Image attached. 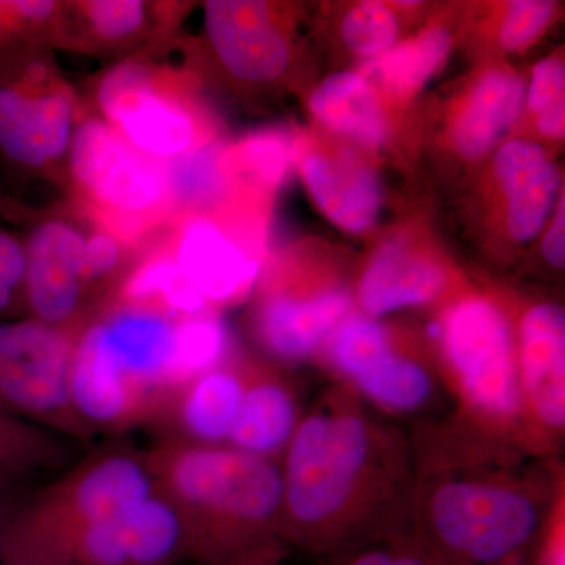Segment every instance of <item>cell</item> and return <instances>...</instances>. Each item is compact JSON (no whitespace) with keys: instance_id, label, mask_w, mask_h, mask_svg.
<instances>
[{"instance_id":"6da1fadb","label":"cell","mask_w":565,"mask_h":565,"mask_svg":"<svg viewBox=\"0 0 565 565\" xmlns=\"http://www.w3.org/2000/svg\"><path fill=\"white\" fill-rule=\"evenodd\" d=\"M280 468V541L318 559L401 530L416 482L411 434L343 384L305 411Z\"/></svg>"},{"instance_id":"7a4b0ae2","label":"cell","mask_w":565,"mask_h":565,"mask_svg":"<svg viewBox=\"0 0 565 565\" xmlns=\"http://www.w3.org/2000/svg\"><path fill=\"white\" fill-rule=\"evenodd\" d=\"M411 438L416 482L403 530L444 565H494L530 550L565 489L559 459L484 440L446 418Z\"/></svg>"},{"instance_id":"3957f363","label":"cell","mask_w":565,"mask_h":565,"mask_svg":"<svg viewBox=\"0 0 565 565\" xmlns=\"http://www.w3.org/2000/svg\"><path fill=\"white\" fill-rule=\"evenodd\" d=\"M159 492L178 509L185 559L226 565L280 541V462L228 445L159 438L147 449Z\"/></svg>"},{"instance_id":"277c9868","label":"cell","mask_w":565,"mask_h":565,"mask_svg":"<svg viewBox=\"0 0 565 565\" xmlns=\"http://www.w3.org/2000/svg\"><path fill=\"white\" fill-rule=\"evenodd\" d=\"M181 316L154 303L111 299L74 337L70 396L95 434L151 426L180 385Z\"/></svg>"},{"instance_id":"5b68a950","label":"cell","mask_w":565,"mask_h":565,"mask_svg":"<svg viewBox=\"0 0 565 565\" xmlns=\"http://www.w3.org/2000/svg\"><path fill=\"white\" fill-rule=\"evenodd\" d=\"M158 490L147 449L111 444L25 498L0 531V565H63L88 527Z\"/></svg>"},{"instance_id":"8992f818","label":"cell","mask_w":565,"mask_h":565,"mask_svg":"<svg viewBox=\"0 0 565 565\" xmlns=\"http://www.w3.org/2000/svg\"><path fill=\"white\" fill-rule=\"evenodd\" d=\"M427 334L441 341L445 392L455 403L446 418L465 433L539 456L523 407L515 333L503 310L478 297L462 300Z\"/></svg>"},{"instance_id":"52a82bcc","label":"cell","mask_w":565,"mask_h":565,"mask_svg":"<svg viewBox=\"0 0 565 565\" xmlns=\"http://www.w3.org/2000/svg\"><path fill=\"white\" fill-rule=\"evenodd\" d=\"M177 39L99 71L85 106L156 161H180L214 140L199 93V74L170 54ZM182 47V41H181Z\"/></svg>"},{"instance_id":"ba28073f","label":"cell","mask_w":565,"mask_h":565,"mask_svg":"<svg viewBox=\"0 0 565 565\" xmlns=\"http://www.w3.org/2000/svg\"><path fill=\"white\" fill-rule=\"evenodd\" d=\"M62 203L122 243L143 248L172 218L167 163L134 148L82 102Z\"/></svg>"},{"instance_id":"9c48e42d","label":"cell","mask_w":565,"mask_h":565,"mask_svg":"<svg viewBox=\"0 0 565 565\" xmlns=\"http://www.w3.org/2000/svg\"><path fill=\"white\" fill-rule=\"evenodd\" d=\"M47 44L0 55V170L11 189L66 188V163L82 107Z\"/></svg>"},{"instance_id":"30bf717a","label":"cell","mask_w":565,"mask_h":565,"mask_svg":"<svg viewBox=\"0 0 565 565\" xmlns=\"http://www.w3.org/2000/svg\"><path fill=\"white\" fill-rule=\"evenodd\" d=\"M22 226L25 311L76 337L107 303L92 266V222L61 202L46 210L32 207Z\"/></svg>"},{"instance_id":"8fae6325","label":"cell","mask_w":565,"mask_h":565,"mask_svg":"<svg viewBox=\"0 0 565 565\" xmlns=\"http://www.w3.org/2000/svg\"><path fill=\"white\" fill-rule=\"evenodd\" d=\"M73 343L74 334L31 316L0 321V414L88 446L92 435L71 404Z\"/></svg>"},{"instance_id":"7c38bea8","label":"cell","mask_w":565,"mask_h":565,"mask_svg":"<svg viewBox=\"0 0 565 565\" xmlns=\"http://www.w3.org/2000/svg\"><path fill=\"white\" fill-rule=\"evenodd\" d=\"M185 10L182 2L152 0L58 2L50 46L121 61L178 39Z\"/></svg>"},{"instance_id":"4fadbf2b","label":"cell","mask_w":565,"mask_h":565,"mask_svg":"<svg viewBox=\"0 0 565 565\" xmlns=\"http://www.w3.org/2000/svg\"><path fill=\"white\" fill-rule=\"evenodd\" d=\"M515 353L535 452L559 459L565 437L564 308L552 302L527 308L520 318Z\"/></svg>"},{"instance_id":"5bb4252c","label":"cell","mask_w":565,"mask_h":565,"mask_svg":"<svg viewBox=\"0 0 565 565\" xmlns=\"http://www.w3.org/2000/svg\"><path fill=\"white\" fill-rule=\"evenodd\" d=\"M156 239L211 310L243 299L258 278V259L214 214H174Z\"/></svg>"},{"instance_id":"9a60e30c","label":"cell","mask_w":565,"mask_h":565,"mask_svg":"<svg viewBox=\"0 0 565 565\" xmlns=\"http://www.w3.org/2000/svg\"><path fill=\"white\" fill-rule=\"evenodd\" d=\"M181 559H185V530L180 512L156 490L88 527L63 565H174Z\"/></svg>"},{"instance_id":"2e32d148","label":"cell","mask_w":565,"mask_h":565,"mask_svg":"<svg viewBox=\"0 0 565 565\" xmlns=\"http://www.w3.org/2000/svg\"><path fill=\"white\" fill-rule=\"evenodd\" d=\"M203 29L215 61L233 79L269 84L288 70L291 50L269 3L210 0Z\"/></svg>"},{"instance_id":"e0dca14e","label":"cell","mask_w":565,"mask_h":565,"mask_svg":"<svg viewBox=\"0 0 565 565\" xmlns=\"http://www.w3.org/2000/svg\"><path fill=\"white\" fill-rule=\"evenodd\" d=\"M247 384V362L233 359L178 385L151 423L159 438L195 445H226Z\"/></svg>"},{"instance_id":"ac0fdd59","label":"cell","mask_w":565,"mask_h":565,"mask_svg":"<svg viewBox=\"0 0 565 565\" xmlns=\"http://www.w3.org/2000/svg\"><path fill=\"white\" fill-rule=\"evenodd\" d=\"M349 307L348 294L338 289L315 296L266 289L253 316L256 338L277 362H305L330 340Z\"/></svg>"},{"instance_id":"d6986e66","label":"cell","mask_w":565,"mask_h":565,"mask_svg":"<svg viewBox=\"0 0 565 565\" xmlns=\"http://www.w3.org/2000/svg\"><path fill=\"white\" fill-rule=\"evenodd\" d=\"M305 414L291 379L266 364L247 362V384L228 446L280 462Z\"/></svg>"},{"instance_id":"ffe728a7","label":"cell","mask_w":565,"mask_h":565,"mask_svg":"<svg viewBox=\"0 0 565 565\" xmlns=\"http://www.w3.org/2000/svg\"><path fill=\"white\" fill-rule=\"evenodd\" d=\"M494 173L508 199V230L519 243L533 239L557 203L559 173L544 148L514 140L494 158Z\"/></svg>"},{"instance_id":"44dd1931","label":"cell","mask_w":565,"mask_h":565,"mask_svg":"<svg viewBox=\"0 0 565 565\" xmlns=\"http://www.w3.org/2000/svg\"><path fill=\"white\" fill-rule=\"evenodd\" d=\"M448 275L433 259L390 245L371 262L359 285V300L370 318L422 307L444 294Z\"/></svg>"},{"instance_id":"7402d4cb","label":"cell","mask_w":565,"mask_h":565,"mask_svg":"<svg viewBox=\"0 0 565 565\" xmlns=\"http://www.w3.org/2000/svg\"><path fill=\"white\" fill-rule=\"evenodd\" d=\"M302 173L308 191L330 221L356 233L373 225L384 196L373 170L345 156H310Z\"/></svg>"},{"instance_id":"603a6c76","label":"cell","mask_w":565,"mask_h":565,"mask_svg":"<svg viewBox=\"0 0 565 565\" xmlns=\"http://www.w3.org/2000/svg\"><path fill=\"white\" fill-rule=\"evenodd\" d=\"M345 386L390 419L433 411L445 390L433 370L393 345Z\"/></svg>"},{"instance_id":"cb8c5ba5","label":"cell","mask_w":565,"mask_h":565,"mask_svg":"<svg viewBox=\"0 0 565 565\" xmlns=\"http://www.w3.org/2000/svg\"><path fill=\"white\" fill-rule=\"evenodd\" d=\"M525 82L512 73H490L479 82L456 128V145L467 158H479L519 117Z\"/></svg>"},{"instance_id":"d4e9b609","label":"cell","mask_w":565,"mask_h":565,"mask_svg":"<svg viewBox=\"0 0 565 565\" xmlns=\"http://www.w3.org/2000/svg\"><path fill=\"white\" fill-rule=\"evenodd\" d=\"M310 107L323 125L367 147L385 139L384 114L370 82L360 74H333L316 88Z\"/></svg>"},{"instance_id":"484cf974","label":"cell","mask_w":565,"mask_h":565,"mask_svg":"<svg viewBox=\"0 0 565 565\" xmlns=\"http://www.w3.org/2000/svg\"><path fill=\"white\" fill-rule=\"evenodd\" d=\"M71 445L51 430L0 414V484L21 486L33 476L68 467Z\"/></svg>"},{"instance_id":"4316f807","label":"cell","mask_w":565,"mask_h":565,"mask_svg":"<svg viewBox=\"0 0 565 565\" xmlns=\"http://www.w3.org/2000/svg\"><path fill=\"white\" fill-rule=\"evenodd\" d=\"M449 51V36L433 29L384 52L366 66V76L393 95H415L440 68Z\"/></svg>"},{"instance_id":"83f0119b","label":"cell","mask_w":565,"mask_h":565,"mask_svg":"<svg viewBox=\"0 0 565 565\" xmlns=\"http://www.w3.org/2000/svg\"><path fill=\"white\" fill-rule=\"evenodd\" d=\"M329 341L330 364L343 385L392 348L384 326L364 316H348Z\"/></svg>"},{"instance_id":"f1b7e54d","label":"cell","mask_w":565,"mask_h":565,"mask_svg":"<svg viewBox=\"0 0 565 565\" xmlns=\"http://www.w3.org/2000/svg\"><path fill=\"white\" fill-rule=\"evenodd\" d=\"M319 565H444L407 531L367 539L333 555L321 557Z\"/></svg>"},{"instance_id":"f546056e","label":"cell","mask_w":565,"mask_h":565,"mask_svg":"<svg viewBox=\"0 0 565 565\" xmlns=\"http://www.w3.org/2000/svg\"><path fill=\"white\" fill-rule=\"evenodd\" d=\"M57 11V0H0V55L28 44L50 46Z\"/></svg>"},{"instance_id":"4dcf8cb0","label":"cell","mask_w":565,"mask_h":565,"mask_svg":"<svg viewBox=\"0 0 565 565\" xmlns=\"http://www.w3.org/2000/svg\"><path fill=\"white\" fill-rule=\"evenodd\" d=\"M228 154L237 173L275 188L288 173L292 147L280 132H258L228 148Z\"/></svg>"},{"instance_id":"1f68e13d","label":"cell","mask_w":565,"mask_h":565,"mask_svg":"<svg viewBox=\"0 0 565 565\" xmlns=\"http://www.w3.org/2000/svg\"><path fill=\"white\" fill-rule=\"evenodd\" d=\"M343 36L353 52L366 57L382 55L397 36V21L379 2H364L345 14Z\"/></svg>"},{"instance_id":"d6a6232c","label":"cell","mask_w":565,"mask_h":565,"mask_svg":"<svg viewBox=\"0 0 565 565\" xmlns=\"http://www.w3.org/2000/svg\"><path fill=\"white\" fill-rule=\"evenodd\" d=\"M24 281L22 237L0 225V321L28 316Z\"/></svg>"},{"instance_id":"836d02e7","label":"cell","mask_w":565,"mask_h":565,"mask_svg":"<svg viewBox=\"0 0 565 565\" xmlns=\"http://www.w3.org/2000/svg\"><path fill=\"white\" fill-rule=\"evenodd\" d=\"M552 14L553 3L545 0L512 2L501 24V43L509 51L525 50L544 31Z\"/></svg>"},{"instance_id":"e575fe53","label":"cell","mask_w":565,"mask_h":565,"mask_svg":"<svg viewBox=\"0 0 565 565\" xmlns=\"http://www.w3.org/2000/svg\"><path fill=\"white\" fill-rule=\"evenodd\" d=\"M526 565H565V489L527 550Z\"/></svg>"},{"instance_id":"d590c367","label":"cell","mask_w":565,"mask_h":565,"mask_svg":"<svg viewBox=\"0 0 565 565\" xmlns=\"http://www.w3.org/2000/svg\"><path fill=\"white\" fill-rule=\"evenodd\" d=\"M565 71L564 65L556 58L539 63L534 70L527 103L534 111H544L553 104L564 99Z\"/></svg>"},{"instance_id":"8d00e7d4","label":"cell","mask_w":565,"mask_h":565,"mask_svg":"<svg viewBox=\"0 0 565 565\" xmlns=\"http://www.w3.org/2000/svg\"><path fill=\"white\" fill-rule=\"evenodd\" d=\"M565 206L564 199H561L559 207L555 215L548 233L544 239V256L546 262L556 269H564L565 266Z\"/></svg>"},{"instance_id":"74e56055","label":"cell","mask_w":565,"mask_h":565,"mask_svg":"<svg viewBox=\"0 0 565 565\" xmlns=\"http://www.w3.org/2000/svg\"><path fill=\"white\" fill-rule=\"evenodd\" d=\"M289 555V548L281 541L259 546L250 553L237 557L226 565H282Z\"/></svg>"},{"instance_id":"f35d334b","label":"cell","mask_w":565,"mask_h":565,"mask_svg":"<svg viewBox=\"0 0 565 565\" xmlns=\"http://www.w3.org/2000/svg\"><path fill=\"white\" fill-rule=\"evenodd\" d=\"M564 99H561V102L553 104L548 109L541 111V117H539V128H541V131L546 134V136L564 137Z\"/></svg>"},{"instance_id":"ab89813d","label":"cell","mask_w":565,"mask_h":565,"mask_svg":"<svg viewBox=\"0 0 565 565\" xmlns=\"http://www.w3.org/2000/svg\"><path fill=\"white\" fill-rule=\"evenodd\" d=\"M28 212V204L18 202L9 193L0 189V218L6 222H13L20 225Z\"/></svg>"},{"instance_id":"60d3db41","label":"cell","mask_w":565,"mask_h":565,"mask_svg":"<svg viewBox=\"0 0 565 565\" xmlns=\"http://www.w3.org/2000/svg\"><path fill=\"white\" fill-rule=\"evenodd\" d=\"M17 489L18 486L0 484V531H2L3 523L7 522L13 509L21 501L14 498V490Z\"/></svg>"},{"instance_id":"b9f144b4","label":"cell","mask_w":565,"mask_h":565,"mask_svg":"<svg viewBox=\"0 0 565 565\" xmlns=\"http://www.w3.org/2000/svg\"><path fill=\"white\" fill-rule=\"evenodd\" d=\"M526 553L509 557V559L503 561V563H498L494 565H526Z\"/></svg>"}]
</instances>
